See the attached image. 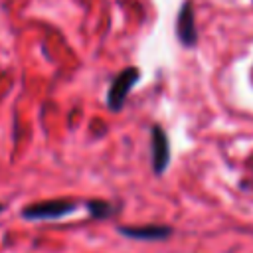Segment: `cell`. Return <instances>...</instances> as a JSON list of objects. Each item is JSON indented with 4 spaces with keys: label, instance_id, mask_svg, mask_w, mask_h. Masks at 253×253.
Listing matches in <instances>:
<instances>
[{
    "label": "cell",
    "instance_id": "1",
    "mask_svg": "<svg viewBox=\"0 0 253 253\" xmlns=\"http://www.w3.org/2000/svg\"><path fill=\"white\" fill-rule=\"evenodd\" d=\"M79 208V204L75 200H67V198H57V200H45V202H38L32 204L28 208L22 210V217L26 219H57L63 217L71 211H75Z\"/></svg>",
    "mask_w": 253,
    "mask_h": 253
},
{
    "label": "cell",
    "instance_id": "2",
    "mask_svg": "<svg viewBox=\"0 0 253 253\" xmlns=\"http://www.w3.org/2000/svg\"><path fill=\"white\" fill-rule=\"evenodd\" d=\"M138 77H140V71L136 67H126V69H123L121 73L115 75V79H113V83L109 87V97H107V103H109L111 111L117 113V111H121L125 107L128 91L134 87Z\"/></svg>",
    "mask_w": 253,
    "mask_h": 253
},
{
    "label": "cell",
    "instance_id": "3",
    "mask_svg": "<svg viewBox=\"0 0 253 253\" xmlns=\"http://www.w3.org/2000/svg\"><path fill=\"white\" fill-rule=\"evenodd\" d=\"M150 142H152V168L156 174H162L170 164V142L166 132L158 125L152 126Z\"/></svg>",
    "mask_w": 253,
    "mask_h": 253
},
{
    "label": "cell",
    "instance_id": "4",
    "mask_svg": "<svg viewBox=\"0 0 253 253\" xmlns=\"http://www.w3.org/2000/svg\"><path fill=\"white\" fill-rule=\"evenodd\" d=\"M176 32H178V40L186 47H192L198 42V32H196V22H194V12H192V4L190 2H184L180 12H178Z\"/></svg>",
    "mask_w": 253,
    "mask_h": 253
},
{
    "label": "cell",
    "instance_id": "5",
    "mask_svg": "<svg viewBox=\"0 0 253 253\" xmlns=\"http://www.w3.org/2000/svg\"><path fill=\"white\" fill-rule=\"evenodd\" d=\"M119 231L125 237L140 239V241H160V239H166L172 235V227H168V225H138V227L123 225V227H119Z\"/></svg>",
    "mask_w": 253,
    "mask_h": 253
},
{
    "label": "cell",
    "instance_id": "6",
    "mask_svg": "<svg viewBox=\"0 0 253 253\" xmlns=\"http://www.w3.org/2000/svg\"><path fill=\"white\" fill-rule=\"evenodd\" d=\"M85 208L89 210L91 217H109V215H113V211H115L113 204H109V202H105V200H89V202L85 204Z\"/></svg>",
    "mask_w": 253,
    "mask_h": 253
},
{
    "label": "cell",
    "instance_id": "7",
    "mask_svg": "<svg viewBox=\"0 0 253 253\" xmlns=\"http://www.w3.org/2000/svg\"><path fill=\"white\" fill-rule=\"evenodd\" d=\"M2 208H4V206H2V204H0V211H2Z\"/></svg>",
    "mask_w": 253,
    "mask_h": 253
}]
</instances>
